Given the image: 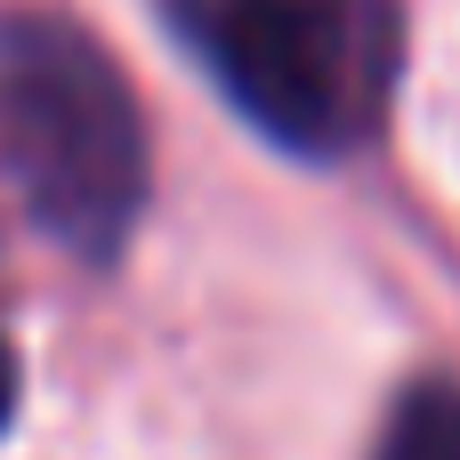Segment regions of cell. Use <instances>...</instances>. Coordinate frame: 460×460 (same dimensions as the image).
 I'll list each match as a JSON object with an SVG mask.
<instances>
[{
  "label": "cell",
  "instance_id": "1",
  "mask_svg": "<svg viewBox=\"0 0 460 460\" xmlns=\"http://www.w3.org/2000/svg\"><path fill=\"white\" fill-rule=\"evenodd\" d=\"M0 170L49 243L89 267L121 259L154 186L146 113L113 49L65 8L0 16Z\"/></svg>",
  "mask_w": 460,
  "mask_h": 460
},
{
  "label": "cell",
  "instance_id": "3",
  "mask_svg": "<svg viewBox=\"0 0 460 460\" xmlns=\"http://www.w3.org/2000/svg\"><path fill=\"white\" fill-rule=\"evenodd\" d=\"M372 460H460V388L453 380H420L396 396L380 453Z\"/></svg>",
  "mask_w": 460,
  "mask_h": 460
},
{
  "label": "cell",
  "instance_id": "2",
  "mask_svg": "<svg viewBox=\"0 0 460 460\" xmlns=\"http://www.w3.org/2000/svg\"><path fill=\"white\" fill-rule=\"evenodd\" d=\"M234 113L299 162L380 137L404 81V0H170Z\"/></svg>",
  "mask_w": 460,
  "mask_h": 460
},
{
  "label": "cell",
  "instance_id": "4",
  "mask_svg": "<svg viewBox=\"0 0 460 460\" xmlns=\"http://www.w3.org/2000/svg\"><path fill=\"white\" fill-rule=\"evenodd\" d=\"M16 388H24V372H16V348L0 340V429L16 420Z\"/></svg>",
  "mask_w": 460,
  "mask_h": 460
}]
</instances>
